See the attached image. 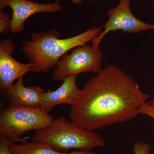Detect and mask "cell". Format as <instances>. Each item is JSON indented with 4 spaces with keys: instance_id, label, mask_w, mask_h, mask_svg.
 Wrapping results in <instances>:
<instances>
[{
    "instance_id": "obj_1",
    "label": "cell",
    "mask_w": 154,
    "mask_h": 154,
    "mask_svg": "<svg viewBox=\"0 0 154 154\" xmlns=\"http://www.w3.org/2000/svg\"><path fill=\"white\" fill-rule=\"evenodd\" d=\"M151 97L121 69L110 65L86 82L71 106L70 119L85 129H100L137 117Z\"/></svg>"
},
{
    "instance_id": "obj_2",
    "label": "cell",
    "mask_w": 154,
    "mask_h": 154,
    "mask_svg": "<svg viewBox=\"0 0 154 154\" xmlns=\"http://www.w3.org/2000/svg\"><path fill=\"white\" fill-rule=\"evenodd\" d=\"M95 27L72 37L60 38L57 30L32 33L29 40L23 42L20 50L32 64L31 71L47 73L55 69L60 60L71 50L87 44L101 32Z\"/></svg>"
},
{
    "instance_id": "obj_3",
    "label": "cell",
    "mask_w": 154,
    "mask_h": 154,
    "mask_svg": "<svg viewBox=\"0 0 154 154\" xmlns=\"http://www.w3.org/2000/svg\"><path fill=\"white\" fill-rule=\"evenodd\" d=\"M32 141L49 144L57 150L69 152L71 150L90 151L105 146L104 140L94 131L88 130L69 122L64 116L54 119L43 129L35 131Z\"/></svg>"
},
{
    "instance_id": "obj_4",
    "label": "cell",
    "mask_w": 154,
    "mask_h": 154,
    "mask_svg": "<svg viewBox=\"0 0 154 154\" xmlns=\"http://www.w3.org/2000/svg\"><path fill=\"white\" fill-rule=\"evenodd\" d=\"M54 119L40 107H29L11 105L0 115V132L12 142H27L21 136L30 131L47 127Z\"/></svg>"
},
{
    "instance_id": "obj_5",
    "label": "cell",
    "mask_w": 154,
    "mask_h": 154,
    "mask_svg": "<svg viewBox=\"0 0 154 154\" xmlns=\"http://www.w3.org/2000/svg\"><path fill=\"white\" fill-rule=\"evenodd\" d=\"M103 54L99 45L92 42L72 49L60 60L53 72V79L63 82L68 76L82 73H97L101 69Z\"/></svg>"
},
{
    "instance_id": "obj_6",
    "label": "cell",
    "mask_w": 154,
    "mask_h": 154,
    "mask_svg": "<svg viewBox=\"0 0 154 154\" xmlns=\"http://www.w3.org/2000/svg\"><path fill=\"white\" fill-rule=\"evenodd\" d=\"M131 2V0H120L116 7L108 11V20L103 26L105 30L93 38L92 42L99 45L104 36L110 31L122 30L133 33L154 30V24L143 22L133 15L130 7Z\"/></svg>"
},
{
    "instance_id": "obj_7",
    "label": "cell",
    "mask_w": 154,
    "mask_h": 154,
    "mask_svg": "<svg viewBox=\"0 0 154 154\" xmlns=\"http://www.w3.org/2000/svg\"><path fill=\"white\" fill-rule=\"evenodd\" d=\"M7 7L12 11L11 30L13 33L25 30V22L31 16L38 13H56L61 11L58 1L54 3L39 4L28 0H0V11Z\"/></svg>"
},
{
    "instance_id": "obj_8",
    "label": "cell",
    "mask_w": 154,
    "mask_h": 154,
    "mask_svg": "<svg viewBox=\"0 0 154 154\" xmlns=\"http://www.w3.org/2000/svg\"><path fill=\"white\" fill-rule=\"evenodd\" d=\"M15 49L14 42L10 38L0 42V89L6 91L14 85L15 81L31 71L32 64L17 61L12 56Z\"/></svg>"
},
{
    "instance_id": "obj_9",
    "label": "cell",
    "mask_w": 154,
    "mask_h": 154,
    "mask_svg": "<svg viewBox=\"0 0 154 154\" xmlns=\"http://www.w3.org/2000/svg\"><path fill=\"white\" fill-rule=\"evenodd\" d=\"M76 75L68 76L61 85L55 91L45 92L40 107L49 113L53 108L58 105L72 106L79 96L81 90L76 85Z\"/></svg>"
},
{
    "instance_id": "obj_10",
    "label": "cell",
    "mask_w": 154,
    "mask_h": 154,
    "mask_svg": "<svg viewBox=\"0 0 154 154\" xmlns=\"http://www.w3.org/2000/svg\"><path fill=\"white\" fill-rule=\"evenodd\" d=\"M5 92L9 101L13 106L38 107L41 105L45 91L38 86L25 87L22 77Z\"/></svg>"
},
{
    "instance_id": "obj_11",
    "label": "cell",
    "mask_w": 154,
    "mask_h": 154,
    "mask_svg": "<svg viewBox=\"0 0 154 154\" xmlns=\"http://www.w3.org/2000/svg\"><path fill=\"white\" fill-rule=\"evenodd\" d=\"M9 149L11 154H96L90 151L63 152L57 150L48 144L33 141L21 144L12 142L9 146Z\"/></svg>"
},
{
    "instance_id": "obj_12",
    "label": "cell",
    "mask_w": 154,
    "mask_h": 154,
    "mask_svg": "<svg viewBox=\"0 0 154 154\" xmlns=\"http://www.w3.org/2000/svg\"><path fill=\"white\" fill-rule=\"evenodd\" d=\"M11 19L7 13L0 11V33L7 34L11 31Z\"/></svg>"
},
{
    "instance_id": "obj_13",
    "label": "cell",
    "mask_w": 154,
    "mask_h": 154,
    "mask_svg": "<svg viewBox=\"0 0 154 154\" xmlns=\"http://www.w3.org/2000/svg\"><path fill=\"white\" fill-rule=\"evenodd\" d=\"M151 146L148 143L141 141H137L134 145L133 151L134 154H149Z\"/></svg>"
},
{
    "instance_id": "obj_14",
    "label": "cell",
    "mask_w": 154,
    "mask_h": 154,
    "mask_svg": "<svg viewBox=\"0 0 154 154\" xmlns=\"http://www.w3.org/2000/svg\"><path fill=\"white\" fill-rule=\"evenodd\" d=\"M12 142L5 135L0 134V154H11L9 146Z\"/></svg>"
},
{
    "instance_id": "obj_15",
    "label": "cell",
    "mask_w": 154,
    "mask_h": 154,
    "mask_svg": "<svg viewBox=\"0 0 154 154\" xmlns=\"http://www.w3.org/2000/svg\"><path fill=\"white\" fill-rule=\"evenodd\" d=\"M139 113L148 116L154 119V106H150L146 102L139 108Z\"/></svg>"
},
{
    "instance_id": "obj_16",
    "label": "cell",
    "mask_w": 154,
    "mask_h": 154,
    "mask_svg": "<svg viewBox=\"0 0 154 154\" xmlns=\"http://www.w3.org/2000/svg\"><path fill=\"white\" fill-rule=\"evenodd\" d=\"M73 3L78 5H81L83 2V0H72Z\"/></svg>"
},
{
    "instance_id": "obj_17",
    "label": "cell",
    "mask_w": 154,
    "mask_h": 154,
    "mask_svg": "<svg viewBox=\"0 0 154 154\" xmlns=\"http://www.w3.org/2000/svg\"><path fill=\"white\" fill-rule=\"evenodd\" d=\"M146 103L149 105L152 106H154V99H152L151 100L149 101V102H146Z\"/></svg>"
},
{
    "instance_id": "obj_18",
    "label": "cell",
    "mask_w": 154,
    "mask_h": 154,
    "mask_svg": "<svg viewBox=\"0 0 154 154\" xmlns=\"http://www.w3.org/2000/svg\"><path fill=\"white\" fill-rule=\"evenodd\" d=\"M109 1H113V0H109ZM91 2H95L96 0H91Z\"/></svg>"
},
{
    "instance_id": "obj_19",
    "label": "cell",
    "mask_w": 154,
    "mask_h": 154,
    "mask_svg": "<svg viewBox=\"0 0 154 154\" xmlns=\"http://www.w3.org/2000/svg\"><path fill=\"white\" fill-rule=\"evenodd\" d=\"M149 154H154V153H150Z\"/></svg>"
}]
</instances>
